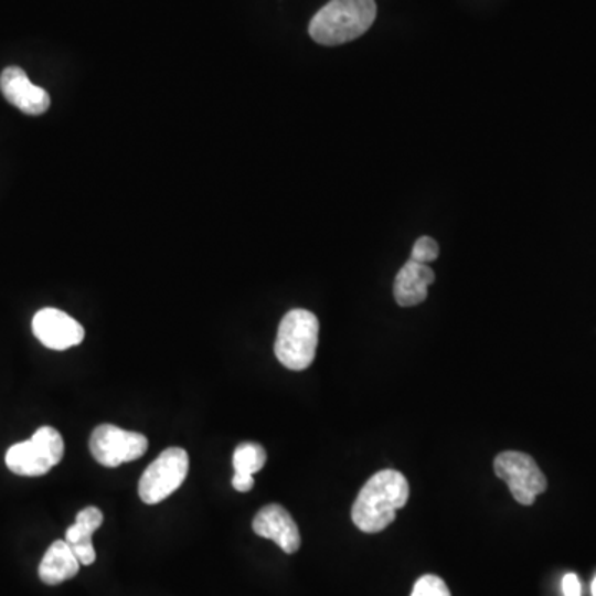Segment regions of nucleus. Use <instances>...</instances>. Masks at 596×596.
<instances>
[{
  "instance_id": "f257e3e1",
  "label": "nucleus",
  "mask_w": 596,
  "mask_h": 596,
  "mask_svg": "<svg viewBox=\"0 0 596 596\" xmlns=\"http://www.w3.org/2000/svg\"><path fill=\"white\" fill-rule=\"evenodd\" d=\"M409 499V482L403 473L393 469L380 470L361 487L351 520L364 533L383 532L396 519Z\"/></svg>"
},
{
  "instance_id": "f03ea898",
  "label": "nucleus",
  "mask_w": 596,
  "mask_h": 596,
  "mask_svg": "<svg viewBox=\"0 0 596 596\" xmlns=\"http://www.w3.org/2000/svg\"><path fill=\"white\" fill-rule=\"evenodd\" d=\"M374 19V0H330L315 13L308 33L320 45H341L366 33Z\"/></svg>"
},
{
  "instance_id": "7ed1b4c3",
  "label": "nucleus",
  "mask_w": 596,
  "mask_h": 596,
  "mask_svg": "<svg viewBox=\"0 0 596 596\" xmlns=\"http://www.w3.org/2000/svg\"><path fill=\"white\" fill-rule=\"evenodd\" d=\"M320 323L311 311L295 308L281 318L275 340V356L291 371H304L313 363Z\"/></svg>"
},
{
  "instance_id": "20e7f679",
  "label": "nucleus",
  "mask_w": 596,
  "mask_h": 596,
  "mask_svg": "<svg viewBox=\"0 0 596 596\" xmlns=\"http://www.w3.org/2000/svg\"><path fill=\"white\" fill-rule=\"evenodd\" d=\"M65 454L62 434L52 426H42L29 440L13 444L6 454L9 470L17 476L39 477L52 470Z\"/></svg>"
},
{
  "instance_id": "39448f33",
  "label": "nucleus",
  "mask_w": 596,
  "mask_h": 596,
  "mask_svg": "<svg viewBox=\"0 0 596 596\" xmlns=\"http://www.w3.org/2000/svg\"><path fill=\"white\" fill-rule=\"evenodd\" d=\"M189 456L181 447H169L149 464L138 483L139 499L148 505L162 502L174 493L188 477Z\"/></svg>"
},
{
  "instance_id": "423d86ee",
  "label": "nucleus",
  "mask_w": 596,
  "mask_h": 596,
  "mask_svg": "<svg viewBox=\"0 0 596 596\" xmlns=\"http://www.w3.org/2000/svg\"><path fill=\"white\" fill-rule=\"evenodd\" d=\"M493 470L509 486L520 505H533L536 496L545 492L549 482L532 456L519 450H503L493 459Z\"/></svg>"
},
{
  "instance_id": "0eeeda50",
  "label": "nucleus",
  "mask_w": 596,
  "mask_h": 596,
  "mask_svg": "<svg viewBox=\"0 0 596 596\" xmlns=\"http://www.w3.org/2000/svg\"><path fill=\"white\" fill-rule=\"evenodd\" d=\"M89 450L102 466L118 467L145 456L148 437L113 424H99L89 437Z\"/></svg>"
},
{
  "instance_id": "6e6552de",
  "label": "nucleus",
  "mask_w": 596,
  "mask_h": 596,
  "mask_svg": "<svg viewBox=\"0 0 596 596\" xmlns=\"http://www.w3.org/2000/svg\"><path fill=\"white\" fill-rule=\"evenodd\" d=\"M36 340L50 350H68L82 343L85 330L75 318L56 308H42L32 320Z\"/></svg>"
},
{
  "instance_id": "1a4fd4ad",
  "label": "nucleus",
  "mask_w": 596,
  "mask_h": 596,
  "mask_svg": "<svg viewBox=\"0 0 596 596\" xmlns=\"http://www.w3.org/2000/svg\"><path fill=\"white\" fill-rule=\"evenodd\" d=\"M252 529L258 536L274 540L285 553L298 552L301 545L300 530L294 517L280 503H268L255 513Z\"/></svg>"
},
{
  "instance_id": "9d476101",
  "label": "nucleus",
  "mask_w": 596,
  "mask_h": 596,
  "mask_svg": "<svg viewBox=\"0 0 596 596\" xmlns=\"http://www.w3.org/2000/svg\"><path fill=\"white\" fill-rule=\"evenodd\" d=\"M0 89L10 105L30 116L43 115L50 108V96L45 89L33 85L19 66H7L0 75Z\"/></svg>"
},
{
  "instance_id": "9b49d317",
  "label": "nucleus",
  "mask_w": 596,
  "mask_h": 596,
  "mask_svg": "<svg viewBox=\"0 0 596 596\" xmlns=\"http://www.w3.org/2000/svg\"><path fill=\"white\" fill-rule=\"evenodd\" d=\"M434 278L436 275L429 265L419 264L409 258L394 278V300L401 307H416L423 304L427 298V288L433 284Z\"/></svg>"
},
{
  "instance_id": "f8f14e48",
  "label": "nucleus",
  "mask_w": 596,
  "mask_h": 596,
  "mask_svg": "<svg viewBox=\"0 0 596 596\" xmlns=\"http://www.w3.org/2000/svg\"><path fill=\"white\" fill-rule=\"evenodd\" d=\"M103 513L98 507H85L76 515L75 523L68 526L65 533L66 543L72 546L76 558L82 565H92L96 560L95 546H93L92 536L96 530L102 526Z\"/></svg>"
},
{
  "instance_id": "ddd939ff",
  "label": "nucleus",
  "mask_w": 596,
  "mask_h": 596,
  "mask_svg": "<svg viewBox=\"0 0 596 596\" xmlns=\"http://www.w3.org/2000/svg\"><path fill=\"white\" fill-rule=\"evenodd\" d=\"M79 560L66 540H56L46 550L39 566V576L45 585H60L78 575Z\"/></svg>"
},
{
  "instance_id": "4468645a",
  "label": "nucleus",
  "mask_w": 596,
  "mask_h": 596,
  "mask_svg": "<svg viewBox=\"0 0 596 596\" xmlns=\"http://www.w3.org/2000/svg\"><path fill=\"white\" fill-rule=\"evenodd\" d=\"M265 462H267V453L260 444L242 443L235 447L234 457H232L235 473L254 476L255 472L264 469Z\"/></svg>"
},
{
  "instance_id": "2eb2a0df",
  "label": "nucleus",
  "mask_w": 596,
  "mask_h": 596,
  "mask_svg": "<svg viewBox=\"0 0 596 596\" xmlns=\"http://www.w3.org/2000/svg\"><path fill=\"white\" fill-rule=\"evenodd\" d=\"M411 596H450L446 582L437 575H424L414 583Z\"/></svg>"
},
{
  "instance_id": "dca6fc26",
  "label": "nucleus",
  "mask_w": 596,
  "mask_h": 596,
  "mask_svg": "<svg viewBox=\"0 0 596 596\" xmlns=\"http://www.w3.org/2000/svg\"><path fill=\"white\" fill-rule=\"evenodd\" d=\"M439 257V245L429 235H423L417 238L411 252V260L419 262V264H429Z\"/></svg>"
},
{
  "instance_id": "f3484780",
  "label": "nucleus",
  "mask_w": 596,
  "mask_h": 596,
  "mask_svg": "<svg viewBox=\"0 0 596 596\" xmlns=\"http://www.w3.org/2000/svg\"><path fill=\"white\" fill-rule=\"evenodd\" d=\"M562 588L565 596H582V585L575 573H566L563 576Z\"/></svg>"
},
{
  "instance_id": "a211bd4d",
  "label": "nucleus",
  "mask_w": 596,
  "mask_h": 596,
  "mask_svg": "<svg viewBox=\"0 0 596 596\" xmlns=\"http://www.w3.org/2000/svg\"><path fill=\"white\" fill-rule=\"evenodd\" d=\"M232 487L237 492H248L254 487V476H241V473H234L232 477Z\"/></svg>"
},
{
  "instance_id": "6ab92c4d",
  "label": "nucleus",
  "mask_w": 596,
  "mask_h": 596,
  "mask_svg": "<svg viewBox=\"0 0 596 596\" xmlns=\"http://www.w3.org/2000/svg\"><path fill=\"white\" fill-rule=\"evenodd\" d=\"M592 595H593V596H596V576H595V579H593Z\"/></svg>"
}]
</instances>
